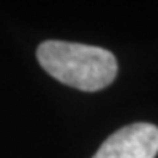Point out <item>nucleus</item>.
Segmentation results:
<instances>
[{"mask_svg":"<svg viewBox=\"0 0 158 158\" xmlns=\"http://www.w3.org/2000/svg\"><path fill=\"white\" fill-rule=\"evenodd\" d=\"M37 60L56 81L84 92L105 89L118 73L116 58L110 50L76 42H42L37 48Z\"/></svg>","mask_w":158,"mask_h":158,"instance_id":"obj_1","label":"nucleus"},{"mask_svg":"<svg viewBox=\"0 0 158 158\" xmlns=\"http://www.w3.org/2000/svg\"><path fill=\"white\" fill-rule=\"evenodd\" d=\"M158 127L150 123H132L106 139L92 158H155Z\"/></svg>","mask_w":158,"mask_h":158,"instance_id":"obj_2","label":"nucleus"}]
</instances>
